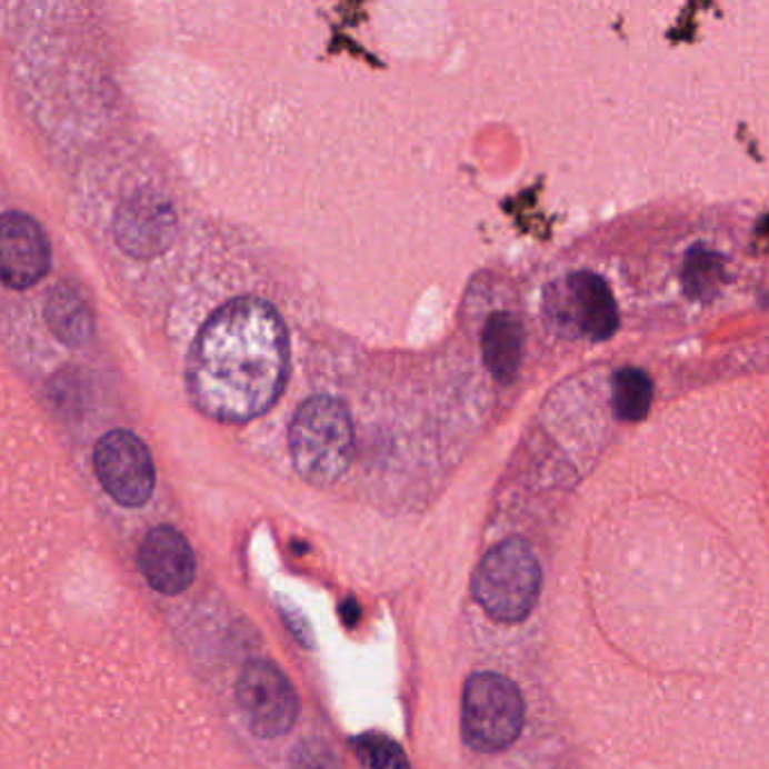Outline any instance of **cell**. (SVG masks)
I'll list each match as a JSON object with an SVG mask.
<instances>
[{
    "mask_svg": "<svg viewBox=\"0 0 769 769\" xmlns=\"http://www.w3.org/2000/svg\"><path fill=\"white\" fill-rule=\"evenodd\" d=\"M289 337L262 298L228 300L199 330L188 357V389L201 413L242 425L267 413L284 391Z\"/></svg>",
    "mask_w": 769,
    "mask_h": 769,
    "instance_id": "cell-1",
    "label": "cell"
},
{
    "mask_svg": "<svg viewBox=\"0 0 769 769\" xmlns=\"http://www.w3.org/2000/svg\"><path fill=\"white\" fill-rule=\"evenodd\" d=\"M289 453L304 481L337 483L354 458V427L348 407L332 396L307 398L289 422Z\"/></svg>",
    "mask_w": 769,
    "mask_h": 769,
    "instance_id": "cell-2",
    "label": "cell"
},
{
    "mask_svg": "<svg viewBox=\"0 0 769 769\" xmlns=\"http://www.w3.org/2000/svg\"><path fill=\"white\" fill-rule=\"evenodd\" d=\"M545 587L542 562L521 537L492 547L472 576V593L497 623H523L540 602Z\"/></svg>",
    "mask_w": 769,
    "mask_h": 769,
    "instance_id": "cell-3",
    "label": "cell"
},
{
    "mask_svg": "<svg viewBox=\"0 0 769 769\" xmlns=\"http://www.w3.org/2000/svg\"><path fill=\"white\" fill-rule=\"evenodd\" d=\"M526 727L521 688L506 675L481 670L468 677L460 698V733L470 749L499 753L510 749Z\"/></svg>",
    "mask_w": 769,
    "mask_h": 769,
    "instance_id": "cell-4",
    "label": "cell"
},
{
    "mask_svg": "<svg viewBox=\"0 0 769 769\" xmlns=\"http://www.w3.org/2000/svg\"><path fill=\"white\" fill-rule=\"evenodd\" d=\"M93 470L104 492L127 508L144 506L157 488V468L147 445L127 429H113L98 440Z\"/></svg>",
    "mask_w": 769,
    "mask_h": 769,
    "instance_id": "cell-5",
    "label": "cell"
},
{
    "mask_svg": "<svg viewBox=\"0 0 769 769\" xmlns=\"http://www.w3.org/2000/svg\"><path fill=\"white\" fill-rule=\"evenodd\" d=\"M238 705L249 729L260 738H280L298 720V696L289 679L269 661H249L238 679Z\"/></svg>",
    "mask_w": 769,
    "mask_h": 769,
    "instance_id": "cell-6",
    "label": "cell"
},
{
    "mask_svg": "<svg viewBox=\"0 0 769 769\" xmlns=\"http://www.w3.org/2000/svg\"><path fill=\"white\" fill-rule=\"evenodd\" d=\"M113 233L124 253L149 260L172 249L179 233V219L174 206L161 192L138 190L120 203Z\"/></svg>",
    "mask_w": 769,
    "mask_h": 769,
    "instance_id": "cell-7",
    "label": "cell"
},
{
    "mask_svg": "<svg viewBox=\"0 0 769 769\" xmlns=\"http://www.w3.org/2000/svg\"><path fill=\"white\" fill-rule=\"evenodd\" d=\"M52 264L46 230L26 212H6L0 228V276L10 289L39 284Z\"/></svg>",
    "mask_w": 769,
    "mask_h": 769,
    "instance_id": "cell-8",
    "label": "cell"
},
{
    "mask_svg": "<svg viewBox=\"0 0 769 769\" xmlns=\"http://www.w3.org/2000/svg\"><path fill=\"white\" fill-rule=\"evenodd\" d=\"M138 567L149 587L163 596L186 591L197 576L194 551L174 526H157L142 537Z\"/></svg>",
    "mask_w": 769,
    "mask_h": 769,
    "instance_id": "cell-9",
    "label": "cell"
},
{
    "mask_svg": "<svg viewBox=\"0 0 769 769\" xmlns=\"http://www.w3.org/2000/svg\"><path fill=\"white\" fill-rule=\"evenodd\" d=\"M573 317L580 332L593 341H605L619 330V307L605 280L591 271H576L567 278Z\"/></svg>",
    "mask_w": 769,
    "mask_h": 769,
    "instance_id": "cell-10",
    "label": "cell"
},
{
    "mask_svg": "<svg viewBox=\"0 0 769 769\" xmlns=\"http://www.w3.org/2000/svg\"><path fill=\"white\" fill-rule=\"evenodd\" d=\"M46 321L52 334L68 348H84L96 337L91 302L80 287L59 282L46 298Z\"/></svg>",
    "mask_w": 769,
    "mask_h": 769,
    "instance_id": "cell-11",
    "label": "cell"
},
{
    "mask_svg": "<svg viewBox=\"0 0 769 769\" xmlns=\"http://www.w3.org/2000/svg\"><path fill=\"white\" fill-rule=\"evenodd\" d=\"M483 361L490 374L508 387L519 374L523 357V328L510 312H497L488 319L481 334Z\"/></svg>",
    "mask_w": 769,
    "mask_h": 769,
    "instance_id": "cell-12",
    "label": "cell"
},
{
    "mask_svg": "<svg viewBox=\"0 0 769 769\" xmlns=\"http://www.w3.org/2000/svg\"><path fill=\"white\" fill-rule=\"evenodd\" d=\"M652 379L641 368H621L611 377V407L626 422H639L652 405Z\"/></svg>",
    "mask_w": 769,
    "mask_h": 769,
    "instance_id": "cell-13",
    "label": "cell"
},
{
    "mask_svg": "<svg viewBox=\"0 0 769 769\" xmlns=\"http://www.w3.org/2000/svg\"><path fill=\"white\" fill-rule=\"evenodd\" d=\"M361 745H363V753L368 756L370 769H411L400 747H396L389 738H381V736L363 738Z\"/></svg>",
    "mask_w": 769,
    "mask_h": 769,
    "instance_id": "cell-14",
    "label": "cell"
},
{
    "mask_svg": "<svg viewBox=\"0 0 769 769\" xmlns=\"http://www.w3.org/2000/svg\"><path fill=\"white\" fill-rule=\"evenodd\" d=\"M293 769H339V762L326 745L307 742L298 749Z\"/></svg>",
    "mask_w": 769,
    "mask_h": 769,
    "instance_id": "cell-15",
    "label": "cell"
}]
</instances>
